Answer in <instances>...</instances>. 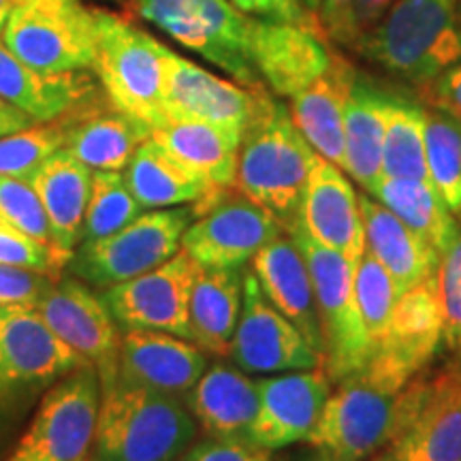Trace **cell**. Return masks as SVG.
Here are the masks:
<instances>
[{
    "label": "cell",
    "mask_w": 461,
    "mask_h": 461,
    "mask_svg": "<svg viewBox=\"0 0 461 461\" xmlns=\"http://www.w3.org/2000/svg\"><path fill=\"white\" fill-rule=\"evenodd\" d=\"M96 65L107 101L149 129L165 126V48L126 17L95 9Z\"/></svg>",
    "instance_id": "5"
},
{
    "label": "cell",
    "mask_w": 461,
    "mask_h": 461,
    "mask_svg": "<svg viewBox=\"0 0 461 461\" xmlns=\"http://www.w3.org/2000/svg\"><path fill=\"white\" fill-rule=\"evenodd\" d=\"M90 167L79 163L65 148L58 149L28 177L50 222L58 250L73 255L82 241V229L92 190Z\"/></svg>",
    "instance_id": "29"
},
{
    "label": "cell",
    "mask_w": 461,
    "mask_h": 461,
    "mask_svg": "<svg viewBox=\"0 0 461 461\" xmlns=\"http://www.w3.org/2000/svg\"><path fill=\"white\" fill-rule=\"evenodd\" d=\"M359 207L366 229V248L387 269L400 295L434 278L440 265L434 248L425 244L372 194L361 193Z\"/></svg>",
    "instance_id": "28"
},
{
    "label": "cell",
    "mask_w": 461,
    "mask_h": 461,
    "mask_svg": "<svg viewBox=\"0 0 461 461\" xmlns=\"http://www.w3.org/2000/svg\"><path fill=\"white\" fill-rule=\"evenodd\" d=\"M17 0H0V34H3V28H5V22H7V17L11 14V9L15 7Z\"/></svg>",
    "instance_id": "51"
},
{
    "label": "cell",
    "mask_w": 461,
    "mask_h": 461,
    "mask_svg": "<svg viewBox=\"0 0 461 461\" xmlns=\"http://www.w3.org/2000/svg\"><path fill=\"white\" fill-rule=\"evenodd\" d=\"M389 448L395 461H461V359L406 384Z\"/></svg>",
    "instance_id": "12"
},
{
    "label": "cell",
    "mask_w": 461,
    "mask_h": 461,
    "mask_svg": "<svg viewBox=\"0 0 461 461\" xmlns=\"http://www.w3.org/2000/svg\"><path fill=\"white\" fill-rule=\"evenodd\" d=\"M32 308L62 342L95 366L101 391L113 387L122 333L103 295L71 274L58 276Z\"/></svg>",
    "instance_id": "14"
},
{
    "label": "cell",
    "mask_w": 461,
    "mask_h": 461,
    "mask_svg": "<svg viewBox=\"0 0 461 461\" xmlns=\"http://www.w3.org/2000/svg\"><path fill=\"white\" fill-rule=\"evenodd\" d=\"M37 124L31 115L17 109L15 105H11L5 99H0V137H7L11 132L24 131L28 126Z\"/></svg>",
    "instance_id": "50"
},
{
    "label": "cell",
    "mask_w": 461,
    "mask_h": 461,
    "mask_svg": "<svg viewBox=\"0 0 461 461\" xmlns=\"http://www.w3.org/2000/svg\"><path fill=\"white\" fill-rule=\"evenodd\" d=\"M383 177L429 182L425 158V107L393 92L384 118Z\"/></svg>",
    "instance_id": "35"
},
{
    "label": "cell",
    "mask_w": 461,
    "mask_h": 461,
    "mask_svg": "<svg viewBox=\"0 0 461 461\" xmlns=\"http://www.w3.org/2000/svg\"><path fill=\"white\" fill-rule=\"evenodd\" d=\"M425 158L431 186L461 214V122L442 109H425Z\"/></svg>",
    "instance_id": "36"
},
{
    "label": "cell",
    "mask_w": 461,
    "mask_h": 461,
    "mask_svg": "<svg viewBox=\"0 0 461 461\" xmlns=\"http://www.w3.org/2000/svg\"><path fill=\"white\" fill-rule=\"evenodd\" d=\"M319 20L333 41L350 48V0H321Z\"/></svg>",
    "instance_id": "48"
},
{
    "label": "cell",
    "mask_w": 461,
    "mask_h": 461,
    "mask_svg": "<svg viewBox=\"0 0 461 461\" xmlns=\"http://www.w3.org/2000/svg\"><path fill=\"white\" fill-rule=\"evenodd\" d=\"M86 363L32 305H9L0 330V391L22 419L39 395Z\"/></svg>",
    "instance_id": "11"
},
{
    "label": "cell",
    "mask_w": 461,
    "mask_h": 461,
    "mask_svg": "<svg viewBox=\"0 0 461 461\" xmlns=\"http://www.w3.org/2000/svg\"><path fill=\"white\" fill-rule=\"evenodd\" d=\"M65 148V126L60 120L32 124L24 131L0 137V176L28 180L51 154Z\"/></svg>",
    "instance_id": "39"
},
{
    "label": "cell",
    "mask_w": 461,
    "mask_h": 461,
    "mask_svg": "<svg viewBox=\"0 0 461 461\" xmlns=\"http://www.w3.org/2000/svg\"><path fill=\"white\" fill-rule=\"evenodd\" d=\"M265 90L218 77L171 50L165 54L167 120H199L244 135Z\"/></svg>",
    "instance_id": "17"
},
{
    "label": "cell",
    "mask_w": 461,
    "mask_h": 461,
    "mask_svg": "<svg viewBox=\"0 0 461 461\" xmlns=\"http://www.w3.org/2000/svg\"><path fill=\"white\" fill-rule=\"evenodd\" d=\"M9 305H0V330H3L5 316H7ZM22 423V417L5 400L3 391H0V457H3L5 448L9 447L11 438H14L17 425Z\"/></svg>",
    "instance_id": "49"
},
{
    "label": "cell",
    "mask_w": 461,
    "mask_h": 461,
    "mask_svg": "<svg viewBox=\"0 0 461 461\" xmlns=\"http://www.w3.org/2000/svg\"><path fill=\"white\" fill-rule=\"evenodd\" d=\"M197 429L182 397L115 383L101 395L92 461H177Z\"/></svg>",
    "instance_id": "4"
},
{
    "label": "cell",
    "mask_w": 461,
    "mask_h": 461,
    "mask_svg": "<svg viewBox=\"0 0 461 461\" xmlns=\"http://www.w3.org/2000/svg\"><path fill=\"white\" fill-rule=\"evenodd\" d=\"M99 96L88 73L39 71L15 58L0 41V99L22 109L37 124L56 122Z\"/></svg>",
    "instance_id": "24"
},
{
    "label": "cell",
    "mask_w": 461,
    "mask_h": 461,
    "mask_svg": "<svg viewBox=\"0 0 461 461\" xmlns=\"http://www.w3.org/2000/svg\"><path fill=\"white\" fill-rule=\"evenodd\" d=\"M152 140L158 141L173 158L203 177L214 190L235 188L241 141L238 132L199 120H169L165 126L152 131Z\"/></svg>",
    "instance_id": "33"
},
{
    "label": "cell",
    "mask_w": 461,
    "mask_h": 461,
    "mask_svg": "<svg viewBox=\"0 0 461 461\" xmlns=\"http://www.w3.org/2000/svg\"><path fill=\"white\" fill-rule=\"evenodd\" d=\"M194 216L197 212L186 205L141 212L107 238L82 241L67 265L68 274L103 291L140 278L182 250V238Z\"/></svg>",
    "instance_id": "7"
},
{
    "label": "cell",
    "mask_w": 461,
    "mask_h": 461,
    "mask_svg": "<svg viewBox=\"0 0 461 461\" xmlns=\"http://www.w3.org/2000/svg\"><path fill=\"white\" fill-rule=\"evenodd\" d=\"M293 227L302 229L316 244L339 252L353 263L359 261L366 252L359 194L346 173L319 154L314 158Z\"/></svg>",
    "instance_id": "20"
},
{
    "label": "cell",
    "mask_w": 461,
    "mask_h": 461,
    "mask_svg": "<svg viewBox=\"0 0 461 461\" xmlns=\"http://www.w3.org/2000/svg\"><path fill=\"white\" fill-rule=\"evenodd\" d=\"M0 222L34 240L54 244L41 201L31 184L20 177L0 176Z\"/></svg>",
    "instance_id": "40"
},
{
    "label": "cell",
    "mask_w": 461,
    "mask_h": 461,
    "mask_svg": "<svg viewBox=\"0 0 461 461\" xmlns=\"http://www.w3.org/2000/svg\"><path fill=\"white\" fill-rule=\"evenodd\" d=\"M393 3L395 0H350V48L383 22Z\"/></svg>",
    "instance_id": "46"
},
{
    "label": "cell",
    "mask_w": 461,
    "mask_h": 461,
    "mask_svg": "<svg viewBox=\"0 0 461 461\" xmlns=\"http://www.w3.org/2000/svg\"><path fill=\"white\" fill-rule=\"evenodd\" d=\"M177 461H180V459H177Z\"/></svg>",
    "instance_id": "55"
},
{
    "label": "cell",
    "mask_w": 461,
    "mask_h": 461,
    "mask_svg": "<svg viewBox=\"0 0 461 461\" xmlns=\"http://www.w3.org/2000/svg\"><path fill=\"white\" fill-rule=\"evenodd\" d=\"M227 357L246 374H282L322 367V357L308 344L302 331L269 303L255 274L248 267L244 272L241 314Z\"/></svg>",
    "instance_id": "15"
},
{
    "label": "cell",
    "mask_w": 461,
    "mask_h": 461,
    "mask_svg": "<svg viewBox=\"0 0 461 461\" xmlns=\"http://www.w3.org/2000/svg\"><path fill=\"white\" fill-rule=\"evenodd\" d=\"M180 461H272L269 451L248 440H224L210 438L190 445Z\"/></svg>",
    "instance_id": "43"
},
{
    "label": "cell",
    "mask_w": 461,
    "mask_h": 461,
    "mask_svg": "<svg viewBox=\"0 0 461 461\" xmlns=\"http://www.w3.org/2000/svg\"><path fill=\"white\" fill-rule=\"evenodd\" d=\"M101 380L86 363L45 391L37 412L5 461H92Z\"/></svg>",
    "instance_id": "10"
},
{
    "label": "cell",
    "mask_w": 461,
    "mask_h": 461,
    "mask_svg": "<svg viewBox=\"0 0 461 461\" xmlns=\"http://www.w3.org/2000/svg\"><path fill=\"white\" fill-rule=\"evenodd\" d=\"M141 212L143 207L137 203L126 186L122 171H95L88 207H86L82 241L107 238L135 221Z\"/></svg>",
    "instance_id": "37"
},
{
    "label": "cell",
    "mask_w": 461,
    "mask_h": 461,
    "mask_svg": "<svg viewBox=\"0 0 461 461\" xmlns=\"http://www.w3.org/2000/svg\"><path fill=\"white\" fill-rule=\"evenodd\" d=\"M194 272L197 263L180 250L152 272L105 288L103 299L124 331H165L188 339V299Z\"/></svg>",
    "instance_id": "16"
},
{
    "label": "cell",
    "mask_w": 461,
    "mask_h": 461,
    "mask_svg": "<svg viewBox=\"0 0 461 461\" xmlns=\"http://www.w3.org/2000/svg\"><path fill=\"white\" fill-rule=\"evenodd\" d=\"M186 406L210 438L248 440L258 411V387L238 366H207L186 395ZM250 442V440H248Z\"/></svg>",
    "instance_id": "26"
},
{
    "label": "cell",
    "mask_w": 461,
    "mask_h": 461,
    "mask_svg": "<svg viewBox=\"0 0 461 461\" xmlns=\"http://www.w3.org/2000/svg\"><path fill=\"white\" fill-rule=\"evenodd\" d=\"M361 461H395V457H393V451L387 447V448H383V451L374 453V455H370V457H366Z\"/></svg>",
    "instance_id": "52"
},
{
    "label": "cell",
    "mask_w": 461,
    "mask_h": 461,
    "mask_svg": "<svg viewBox=\"0 0 461 461\" xmlns=\"http://www.w3.org/2000/svg\"><path fill=\"white\" fill-rule=\"evenodd\" d=\"M288 233L297 241L312 278L322 342H325L322 367L331 380L339 383L363 370L374 355V346L363 325L355 295L357 263L336 250L316 244L302 229L293 227Z\"/></svg>",
    "instance_id": "9"
},
{
    "label": "cell",
    "mask_w": 461,
    "mask_h": 461,
    "mask_svg": "<svg viewBox=\"0 0 461 461\" xmlns=\"http://www.w3.org/2000/svg\"><path fill=\"white\" fill-rule=\"evenodd\" d=\"M235 9L248 17L265 22H282V24H316L314 15L302 0H229Z\"/></svg>",
    "instance_id": "45"
},
{
    "label": "cell",
    "mask_w": 461,
    "mask_h": 461,
    "mask_svg": "<svg viewBox=\"0 0 461 461\" xmlns=\"http://www.w3.org/2000/svg\"><path fill=\"white\" fill-rule=\"evenodd\" d=\"M429 99L431 105L461 122V62L429 84Z\"/></svg>",
    "instance_id": "47"
},
{
    "label": "cell",
    "mask_w": 461,
    "mask_h": 461,
    "mask_svg": "<svg viewBox=\"0 0 461 461\" xmlns=\"http://www.w3.org/2000/svg\"><path fill=\"white\" fill-rule=\"evenodd\" d=\"M60 122L65 149L92 171H124L135 149L152 137L148 124L120 112L107 96L75 109Z\"/></svg>",
    "instance_id": "23"
},
{
    "label": "cell",
    "mask_w": 461,
    "mask_h": 461,
    "mask_svg": "<svg viewBox=\"0 0 461 461\" xmlns=\"http://www.w3.org/2000/svg\"><path fill=\"white\" fill-rule=\"evenodd\" d=\"M372 197L387 205L408 229L434 248L440 258L457 240L459 218L428 180L383 177Z\"/></svg>",
    "instance_id": "34"
},
{
    "label": "cell",
    "mask_w": 461,
    "mask_h": 461,
    "mask_svg": "<svg viewBox=\"0 0 461 461\" xmlns=\"http://www.w3.org/2000/svg\"><path fill=\"white\" fill-rule=\"evenodd\" d=\"M201 210L182 238V250L199 267L246 269L257 252L285 233L282 224L244 194L221 190Z\"/></svg>",
    "instance_id": "13"
},
{
    "label": "cell",
    "mask_w": 461,
    "mask_h": 461,
    "mask_svg": "<svg viewBox=\"0 0 461 461\" xmlns=\"http://www.w3.org/2000/svg\"><path fill=\"white\" fill-rule=\"evenodd\" d=\"M258 411L248 440L265 451L308 442L331 395L325 367L282 372L257 380Z\"/></svg>",
    "instance_id": "18"
},
{
    "label": "cell",
    "mask_w": 461,
    "mask_h": 461,
    "mask_svg": "<svg viewBox=\"0 0 461 461\" xmlns=\"http://www.w3.org/2000/svg\"><path fill=\"white\" fill-rule=\"evenodd\" d=\"M51 280V276L0 265V305H32Z\"/></svg>",
    "instance_id": "44"
},
{
    "label": "cell",
    "mask_w": 461,
    "mask_h": 461,
    "mask_svg": "<svg viewBox=\"0 0 461 461\" xmlns=\"http://www.w3.org/2000/svg\"><path fill=\"white\" fill-rule=\"evenodd\" d=\"M0 41L39 71H95V9L82 0H17Z\"/></svg>",
    "instance_id": "8"
},
{
    "label": "cell",
    "mask_w": 461,
    "mask_h": 461,
    "mask_svg": "<svg viewBox=\"0 0 461 461\" xmlns=\"http://www.w3.org/2000/svg\"><path fill=\"white\" fill-rule=\"evenodd\" d=\"M207 366L205 350L186 338L165 331H124L115 383L186 397Z\"/></svg>",
    "instance_id": "21"
},
{
    "label": "cell",
    "mask_w": 461,
    "mask_h": 461,
    "mask_svg": "<svg viewBox=\"0 0 461 461\" xmlns=\"http://www.w3.org/2000/svg\"><path fill=\"white\" fill-rule=\"evenodd\" d=\"M355 295L359 303L363 325L374 346V353L387 336L391 316L400 299L397 286L387 269L366 248L355 267Z\"/></svg>",
    "instance_id": "38"
},
{
    "label": "cell",
    "mask_w": 461,
    "mask_h": 461,
    "mask_svg": "<svg viewBox=\"0 0 461 461\" xmlns=\"http://www.w3.org/2000/svg\"><path fill=\"white\" fill-rule=\"evenodd\" d=\"M411 380L378 355L363 370L339 380L308 440L319 461H361L387 448Z\"/></svg>",
    "instance_id": "2"
},
{
    "label": "cell",
    "mask_w": 461,
    "mask_h": 461,
    "mask_svg": "<svg viewBox=\"0 0 461 461\" xmlns=\"http://www.w3.org/2000/svg\"><path fill=\"white\" fill-rule=\"evenodd\" d=\"M122 176L132 197L143 210L203 203L207 197L221 193L197 173L190 171L186 165L173 158L152 137L135 149Z\"/></svg>",
    "instance_id": "32"
},
{
    "label": "cell",
    "mask_w": 461,
    "mask_h": 461,
    "mask_svg": "<svg viewBox=\"0 0 461 461\" xmlns=\"http://www.w3.org/2000/svg\"><path fill=\"white\" fill-rule=\"evenodd\" d=\"M252 62L263 86L282 99H293L327 71L333 60L330 34L316 24H282L252 17Z\"/></svg>",
    "instance_id": "19"
},
{
    "label": "cell",
    "mask_w": 461,
    "mask_h": 461,
    "mask_svg": "<svg viewBox=\"0 0 461 461\" xmlns=\"http://www.w3.org/2000/svg\"><path fill=\"white\" fill-rule=\"evenodd\" d=\"M359 71L333 54L330 68L291 99V118L319 157L344 167V112ZM344 171V169H342Z\"/></svg>",
    "instance_id": "25"
},
{
    "label": "cell",
    "mask_w": 461,
    "mask_h": 461,
    "mask_svg": "<svg viewBox=\"0 0 461 461\" xmlns=\"http://www.w3.org/2000/svg\"><path fill=\"white\" fill-rule=\"evenodd\" d=\"M440 342L442 305L434 276L400 295L387 336L374 355L383 357L406 376L414 378L431 361Z\"/></svg>",
    "instance_id": "27"
},
{
    "label": "cell",
    "mask_w": 461,
    "mask_h": 461,
    "mask_svg": "<svg viewBox=\"0 0 461 461\" xmlns=\"http://www.w3.org/2000/svg\"><path fill=\"white\" fill-rule=\"evenodd\" d=\"M248 269L255 274L269 303L302 331L308 344L325 361V342H322L312 278L293 235L285 230L269 241L257 252Z\"/></svg>",
    "instance_id": "22"
},
{
    "label": "cell",
    "mask_w": 461,
    "mask_h": 461,
    "mask_svg": "<svg viewBox=\"0 0 461 461\" xmlns=\"http://www.w3.org/2000/svg\"><path fill=\"white\" fill-rule=\"evenodd\" d=\"M68 261L71 255L58 250L54 244L34 240L11 227H0V265L58 278Z\"/></svg>",
    "instance_id": "41"
},
{
    "label": "cell",
    "mask_w": 461,
    "mask_h": 461,
    "mask_svg": "<svg viewBox=\"0 0 461 461\" xmlns=\"http://www.w3.org/2000/svg\"><path fill=\"white\" fill-rule=\"evenodd\" d=\"M131 7L173 41L222 68L233 82L248 88L263 86L252 62V17L229 0H131Z\"/></svg>",
    "instance_id": "6"
},
{
    "label": "cell",
    "mask_w": 461,
    "mask_h": 461,
    "mask_svg": "<svg viewBox=\"0 0 461 461\" xmlns=\"http://www.w3.org/2000/svg\"><path fill=\"white\" fill-rule=\"evenodd\" d=\"M391 92L378 88L366 75H357L344 112V173L367 194L383 180L384 118Z\"/></svg>",
    "instance_id": "30"
},
{
    "label": "cell",
    "mask_w": 461,
    "mask_h": 461,
    "mask_svg": "<svg viewBox=\"0 0 461 461\" xmlns=\"http://www.w3.org/2000/svg\"><path fill=\"white\" fill-rule=\"evenodd\" d=\"M302 3H303L305 7H308L310 11H319V7H321V0H302Z\"/></svg>",
    "instance_id": "53"
},
{
    "label": "cell",
    "mask_w": 461,
    "mask_h": 461,
    "mask_svg": "<svg viewBox=\"0 0 461 461\" xmlns=\"http://www.w3.org/2000/svg\"><path fill=\"white\" fill-rule=\"evenodd\" d=\"M314 158V148L299 132L291 112L265 90L241 135L235 188L291 230Z\"/></svg>",
    "instance_id": "1"
},
{
    "label": "cell",
    "mask_w": 461,
    "mask_h": 461,
    "mask_svg": "<svg viewBox=\"0 0 461 461\" xmlns=\"http://www.w3.org/2000/svg\"><path fill=\"white\" fill-rule=\"evenodd\" d=\"M459 235L438 265V297L442 305V342L461 359V214Z\"/></svg>",
    "instance_id": "42"
},
{
    "label": "cell",
    "mask_w": 461,
    "mask_h": 461,
    "mask_svg": "<svg viewBox=\"0 0 461 461\" xmlns=\"http://www.w3.org/2000/svg\"><path fill=\"white\" fill-rule=\"evenodd\" d=\"M457 11H459V17H461V0H457Z\"/></svg>",
    "instance_id": "54"
},
{
    "label": "cell",
    "mask_w": 461,
    "mask_h": 461,
    "mask_svg": "<svg viewBox=\"0 0 461 461\" xmlns=\"http://www.w3.org/2000/svg\"><path fill=\"white\" fill-rule=\"evenodd\" d=\"M244 272L197 265L188 299V339L207 355H229L244 302Z\"/></svg>",
    "instance_id": "31"
},
{
    "label": "cell",
    "mask_w": 461,
    "mask_h": 461,
    "mask_svg": "<svg viewBox=\"0 0 461 461\" xmlns=\"http://www.w3.org/2000/svg\"><path fill=\"white\" fill-rule=\"evenodd\" d=\"M355 50L397 79L429 86L461 62L457 0H395Z\"/></svg>",
    "instance_id": "3"
}]
</instances>
